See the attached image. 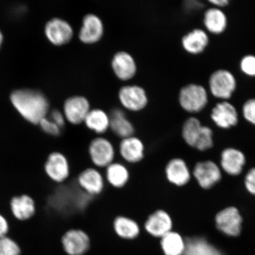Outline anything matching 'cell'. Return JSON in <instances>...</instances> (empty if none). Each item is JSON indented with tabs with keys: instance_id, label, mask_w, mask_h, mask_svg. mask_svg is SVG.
<instances>
[{
	"instance_id": "4",
	"label": "cell",
	"mask_w": 255,
	"mask_h": 255,
	"mask_svg": "<svg viewBox=\"0 0 255 255\" xmlns=\"http://www.w3.org/2000/svg\"><path fill=\"white\" fill-rule=\"evenodd\" d=\"M75 182L83 192L91 197L101 196L107 185L104 171L92 165L78 172Z\"/></svg>"
},
{
	"instance_id": "36",
	"label": "cell",
	"mask_w": 255,
	"mask_h": 255,
	"mask_svg": "<svg viewBox=\"0 0 255 255\" xmlns=\"http://www.w3.org/2000/svg\"><path fill=\"white\" fill-rule=\"evenodd\" d=\"M50 120L62 129L65 127L66 120L65 116L59 111H53L51 114Z\"/></svg>"
},
{
	"instance_id": "28",
	"label": "cell",
	"mask_w": 255,
	"mask_h": 255,
	"mask_svg": "<svg viewBox=\"0 0 255 255\" xmlns=\"http://www.w3.org/2000/svg\"><path fill=\"white\" fill-rule=\"evenodd\" d=\"M202 124L196 116H191L184 121L180 128V136L185 144L191 148L195 146L202 129Z\"/></svg>"
},
{
	"instance_id": "3",
	"label": "cell",
	"mask_w": 255,
	"mask_h": 255,
	"mask_svg": "<svg viewBox=\"0 0 255 255\" xmlns=\"http://www.w3.org/2000/svg\"><path fill=\"white\" fill-rule=\"evenodd\" d=\"M178 100L184 111L194 116L202 112L208 105V92L203 85L187 84L180 89Z\"/></svg>"
},
{
	"instance_id": "7",
	"label": "cell",
	"mask_w": 255,
	"mask_h": 255,
	"mask_svg": "<svg viewBox=\"0 0 255 255\" xmlns=\"http://www.w3.org/2000/svg\"><path fill=\"white\" fill-rule=\"evenodd\" d=\"M47 177L54 183L63 184L71 180L73 169L71 161L60 152H53L48 156L44 164Z\"/></svg>"
},
{
	"instance_id": "23",
	"label": "cell",
	"mask_w": 255,
	"mask_h": 255,
	"mask_svg": "<svg viewBox=\"0 0 255 255\" xmlns=\"http://www.w3.org/2000/svg\"><path fill=\"white\" fill-rule=\"evenodd\" d=\"M110 130L120 139L134 135L135 128L123 110L114 109L110 114Z\"/></svg>"
},
{
	"instance_id": "10",
	"label": "cell",
	"mask_w": 255,
	"mask_h": 255,
	"mask_svg": "<svg viewBox=\"0 0 255 255\" xmlns=\"http://www.w3.org/2000/svg\"><path fill=\"white\" fill-rule=\"evenodd\" d=\"M117 151L121 161L128 166L137 165L145 158L146 146L141 138L134 135L120 139Z\"/></svg>"
},
{
	"instance_id": "21",
	"label": "cell",
	"mask_w": 255,
	"mask_h": 255,
	"mask_svg": "<svg viewBox=\"0 0 255 255\" xmlns=\"http://www.w3.org/2000/svg\"><path fill=\"white\" fill-rule=\"evenodd\" d=\"M113 228L117 237L126 241H132L139 237L141 227L138 221L129 216L119 215L113 221Z\"/></svg>"
},
{
	"instance_id": "6",
	"label": "cell",
	"mask_w": 255,
	"mask_h": 255,
	"mask_svg": "<svg viewBox=\"0 0 255 255\" xmlns=\"http://www.w3.org/2000/svg\"><path fill=\"white\" fill-rule=\"evenodd\" d=\"M173 215L166 209H157L146 217L143 228L151 237L161 239L174 230Z\"/></svg>"
},
{
	"instance_id": "17",
	"label": "cell",
	"mask_w": 255,
	"mask_h": 255,
	"mask_svg": "<svg viewBox=\"0 0 255 255\" xmlns=\"http://www.w3.org/2000/svg\"><path fill=\"white\" fill-rule=\"evenodd\" d=\"M111 68L116 77L122 81H128L135 77L137 65L134 58L126 51H119L111 60Z\"/></svg>"
},
{
	"instance_id": "9",
	"label": "cell",
	"mask_w": 255,
	"mask_h": 255,
	"mask_svg": "<svg viewBox=\"0 0 255 255\" xmlns=\"http://www.w3.org/2000/svg\"><path fill=\"white\" fill-rule=\"evenodd\" d=\"M243 218L237 207H226L217 213L215 225L217 230L225 237L238 238L241 235Z\"/></svg>"
},
{
	"instance_id": "16",
	"label": "cell",
	"mask_w": 255,
	"mask_h": 255,
	"mask_svg": "<svg viewBox=\"0 0 255 255\" xmlns=\"http://www.w3.org/2000/svg\"><path fill=\"white\" fill-rule=\"evenodd\" d=\"M104 32V24L101 18L97 14L89 13L83 18L79 39L86 44H95L103 39Z\"/></svg>"
},
{
	"instance_id": "35",
	"label": "cell",
	"mask_w": 255,
	"mask_h": 255,
	"mask_svg": "<svg viewBox=\"0 0 255 255\" xmlns=\"http://www.w3.org/2000/svg\"><path fill=\"white\" fill-rule=\"evenodd\" d=\"M244 183L248 192L255 196V167L252 168L245 175Z\"/></svg>"
},
{
	"instance_id": "32",
	"label": "cell",
	"mask_w": 255,
	"mask_h": 255,
	"mask_svg": "<svg viewBox=\"0 0 255 255\" xmlns=\"http://www.w3.org/2000/svg\"><path fill=\"white\" fill-rule=\"evenodd\" d=\"M39 126L43 132L47 135L55 137V138H59L62 135L63 129L46 117L41 120Z\"/></svg>"
},
{
	"instance_id": "19",
	"label": "cell",
	"mask_w": 255,
	"mask_h": 255,
	"mask_svg": "<svg viewBox=\"0 0 255 255\" xmlns=\"http://www.w3.org/2000/svg\"><path fill=\"white\" fill-rule=\"evenodd\" d=\"M45 33L48 39L56 46L69 42L73 36V28L69 23L60 18H53L46 24Z\"/></svg>"
},
{
	"instance_id": "25",
	"label": "cell",
	"mask_w": 255,
	"mask_h": 255,
	"mask_svg": "<svg viewBox=\"0 0 255 255\" xmlns=\"http://www.w3.org/2000/svg\"><path fill=\"white\" fill-rule=\"evenodd\" d=\"M84 125L96 136H103L110 129V117L103 110L91 109L84 121Z\"/></svg>"
},
{
	"instance_id": "27",
	"label": "cell",
	"mask_w": 255,
	"mask_h": 255,
	"mask_svg": "<svg viewBox=\"0 0 255 255\" xmlns=\"http://www.w3.org/2000/svg\"><path fill=\"white\" fill-rule=\"evenodd\" d=\"M203 24L209 33L219 35L224 33L227 28L228 19L222 9L212 7L207 9L204 13Z\"/></svg>"
},
{
	"instance_id": "5",
	"label": "cell",
	"mask_w": 255,
	"mask_h": 255,
	"mask_svg": "<svg viewBox=\"0 0 255 255\" xmlns=\"http://www.w3.org/2000/svg\"><path fill=\"white\" fill-rule=\"evenodd\" d=\"M237 81L232 72L219 69L213 72L209 79L210 93L215 98L223 101L232 98L237 89Z\"/></svg>"
},
{
	"instance_id": "34",
	"label": "cell",
	"mask_w": 255,
	"mask_h": 255,
	"mask_svg": "<svg viewBox=\"0 0 255 255\" xmlns=\"http://www.w3.org/2000/svg\"><path fill=\"white\" fill-rule=\"evenodd\" d=\"M240 68L245 75L255 77V56L248 55L242 57Z\"/></svg>"
},
{
	"instance_id": "13",
	"label": "cell",
	"mask_w": 255,
	"mask_h": 255,
	"mask_svg": "<svg viewBox=\"0 0 255 255\" xmlns=\"http://www.w3.org/2000/svg\"><path fill=\"white\" fill-rule=\"evenodd\" d=\"M119 99L126 110L137 113L142 111L148 104V95L141 86L128 85L120 89Z\"/></svg>"
},
{
	"instance_id": "18",
	"label": "cell",
	"mask_w": 255,
	"mask_h": 255,
	"mask_svg": "<svg viewBox=\"0 0 255 255\" xmlns=\"http://www.w3.org/2000/svg\"><path fill=\"white\" fill-rule=\"evenodd\" d=\"M104 173L107 185L117 190L127 187L131 177L128 165L121 161L117 160L108 165Z\"/></svg>"
},
{
	"instance_id": "11",
	"label": "cell",
	"mask_w": 255,
	"mask_h": 255,
	"mask_svg": "<svg viewBox=\"0 0 255 255\" xmlns=\"http://www.w3.org/2000/svg\"><path fill=\"white\" fill-rule=\"evenodd\" d=\"M191 174L199 186L206 190L212 189L222 178L221 168L210 160L197 162L191 170Z\"/></svg>"
},
{
	"instance_id": "2",
	"label": "cell",
	"mask_w": 255,
	"mask_h": 255,
	"mask_svg": "<svg viewBox=\"0 0 255 255\" xmlns=\"http://www.w3.org/2000/svg\"><path fill=\"white\" fill-rule=\"evenodd\" d=\"M87 155L92 166L104 170L117 161V146L105 135L95 136L88 143Z\"/></svg>"
},
{
	"instance_id": "31",
	"label": "cell",
	"mask_w": 255,
	"mask_h": 255,
	"mask_svg": "<svg viewBox=\"0 0 255 255\" xmlns=\"http://www.w3.org/2000/svg\"><path fill=\"white\" fill-rule=\"evenodd\" d=\"M21 249L14 239L6 237L0 238V255H20Z\"/></svg>"
},
{
	"instance_id": "20",
	"label": "cell",
	"mask_w": 255,
	"mask_h": 255,
	"mask_svg": "<svg viewBox=\"0 0 255 255\" xmlns=\"http://www.w3.org/2000/svg\"><path fill=\"white\" fill-rule=\"evenodd\" d=\"M247 159L243 152L234 148L224 149L221 154L220 167L226 174L237 177L243 172Z\"/></svg>"
},
{
	"instance_id": "8",
	"label": "cell",
	"mask_w": 255,
	"mask_h": 255,
	"mask_svg": "<svg viewBox=\"0 0 255 255\" xmlns=\"http://www.w3.org/2000/svg\"><path fill=\"white\" fill-rule=\"evenodd\" d=\"M164 174L167 182L175 189L187 186L192 179V174L186 161L177 156L168 159L164 166Z\"/></svg>"
},
{
	"instance_id": "30",
	"label": "cell",
	"mask_w": 255,
	"mask_h": 255,
	"mask_svg": "<svg viewBox=\"0 0 255 255\" xmlns=\"http://www.w3.org/2000/svg\"><path fill=\"white\" fill-rule=\"evenodd\" d=\"M213 146L214 142L212 129L208 126H203L202 131L194 149L200 152H205L212 149Z\"/></svg>"
},
{
	"instance_id": "39",
	"label": "cell",
	"mask_w": 255,
	"mask_h": 255,
	"mask_svg": "<svg viewBox=\"0 0 255 255\" xmlns=\"http://www.w3.org/2000/svg\"><path fill=\"white\" fill-rule=\"evenodd\" d=\"M2 40H3L2 34L1 33V32L0 31V47H1L2 42Z\"/></svg>"
},
{
	"instance_id": "33",
	"label": "cell",
	"mask_w": 255,
	"mask_h": 255,
	"mask_svg": "<svg viewBox=\"0 0 255 255\" xmlns=\"http://www.w3.org/2000/svg\"><path fill=\"white\" fill-rule=\"evenodd\" d=\"M241 116L248 123L255 127V98L249 99L242 108Z\"/></svg>"
},
{
	"instance_id": "15",
	"label": "cell",
	"mask_w": 255,
	"mask_h": 255,
	"mask_svg": "<svg viewBox=\"0 0 255 255\" xmlns=\"http://www.w3.org/2000/svg\"><path fill=\"white\" fill-rule=\"evenodd\" d=\"M91 110V104L87 98L80 95L73 96L65 101L63 114L69 123L73 126H79L84 123Z\"/></svg>"
},
{
	"instance_id": "26",
	"label": "cell",
	"mask_w": 255,
	"mask_h": 255,
	"mask_svg": "<svg viewBox=\"0 0 255 255\" xmlns=\"http://www.w3.org/2000/svg\"><path fill=\"white\" fill-rule=\"evenodd\" d=\"M186 250L183 255H222L218 247L202 236L185 237Z\"/></svg>"
},
{
	"instance_id": "29",
	"label": "cell",
	"mask_w": 255,
	"mask_h": 255,
	"mask_svg": "<svg viewBox=\"0 0 255 255\" xmlns=\"http://www.w3.org/2000/svg\"><path fill=\"white\" fill-rule=\"evenodd\" d=\"M159 243L164 255H183L186 250L185 237L175 229L161 238Z\"/></svg>"
},
{
	"instance_id": "1",
	"label": "cell",
	"mask_w": 255,
	"mask_h": 255,
	"mask_svg": "<svg viewBox=\"0 0 255 255\" xmlns=\"http://www.w3.org/2000/svg\"><path fill=\"white\" fill-rule=\"evenodd\" d=\"M11 101L21 116L33 125L46 117L49 104L44 96L40 92L21 89L15 91L11 95Z\"/></svg>"
},
{
	"instance_id": "12",
	"label": "cell",
	"mask_w": 255,
	"mask_h": 255,
	"mask_svg": "<svg viewBox=\"0 0 255 255\" xmlns=\"http://www.w3.org/2000/svg\"><path fill=\"white\" fill-rule=\"evenodd\" d=\"M64 251L69 255H84L90 250L91 241L87 232L80 228H71L62 236Z\"/></svg>"
},
{
	"instance_id": "37",
	"label": "cell",
	"mask_w": 255,
	"mask_h": 255,
	"mask_svg": "<svg viewBox=\"0 0 255 255\" xmlns=\"http://www.w3.org/2000/svg\"><path fill=\"white\" fill-rule=\"evenodd\" d=\"M9 231V223L4 216L0 214V238L6 237Z\"/></svg>"
},
{
	"instance_id": "22",
	"label": "cell",
	"mask_w": 255,
	"mask_h": 255,
	"mask_svg": "<svg viewBox=\"0 0 255 255\" xmlns=\"http://www.w3.org/2000/svg\"><path fill=\"white\" fill-rule=\"evenodd\" d=\"M209 43V35L201 28H195L190 31L181 39V45L183 49L192 55H198L205 52Z\"/></svg>"
},
{
	"instance_id": "38",
	"label": "cell",
	"mask_w": 255,
	"mask_h": 255,
	"mask_svg": "<svg viewBox=\"0 0 255 255\" xmlns=\"http://www.w3.org/2000/svg\"><path fill=\"white\" fill-rule=\"evenodd\" d=\"M208 2L213 5V7L220 9L228 7L230 4L229 0H209Z\"/></svg>"
},
{
	"instance_id": "14",
	"label": "cell",
	"mask_w": 255,
	"mask_h": 255,
	"mask_svg": "<svg viewBox=\"0 0 255 255\" xmlns=\"http://www.w3.org/2000/svg\"><path fill=\"white\" fill-rule=\"evenodd\" d=\"M240 114L234 105L228 101L217 103L210 113V118L219 129L228 130L237 126Z\"/></svg>"
},
{
	"instance_id": "24",
	"label": "cell",
	"mask_w": 255,
	"mask_h": 255,
	"mask_svg": "<svg viewBox=\"0 0 255 255\" xmlns=\"http://www.w3.org/2000/svg\"><path fill=\"white\" fill-rule=\"evenodd\" d=\"M9 205L12 215L18 221H27L36 214V204L34 200L27 194L14 197Z\"/></svg>"
}]
</instances>
